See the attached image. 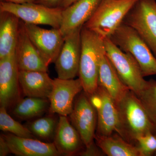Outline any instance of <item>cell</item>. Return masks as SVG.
<instances>
[{
    "instance_id": "6da1fadb",
    "label": "cell",
    "mask_w": 156,
    "mask_h": 156,
    "mask_svg": "<svg viewBox=\"0 0 156 156\" xmlns=\"http://www.w3.org/2000/svg\"><path fill=\"white\" fill-rule=\"evenodd\" d=\"M116 103L119 116L120 136L125 140L135 142L137 137L147 133L156 134V124L134 92L130 90Z\"/></svg>"
},
{
    "instance_id": "7a4b0ae2",
    "label": "cell",
    "mask_w": 156,
    "mask_h": 156,
    "mask_svg": "<svg viewBox=\"0 0 156 156\" xmlns=\"http://www.w3.org/2000/svg\"><path fill=\"white\" fill-rule=\"evenodd\" d=\"M81 52L79 78L83 91L89 97L98 87L101 59L105 52L104 39L97 33L83 26L81 31Z\"/></svg>"
},
{
    "instance_id": "3957f363",
    "label": "cell",
    "mask_w": 156,
    "mask_h": 156,
    "mask_svg": "<svg viewBox=\"0 0 156 156\" xmlns=\"http://www.w3.org/2000/svg\"><path fill=\"white\" fill-rule=\"evenodd\" d=\"M138 0H101L84 26L103 39L110 38L122 23Z\"/></svg>"
},
{
    "instance_id": "277c9868",
    "label": "cell",
    "mask_w": 156,
    "mask_h": 156,
    "mask_svg": "<svg viewBox=\"0 0 156 156\" xmlns=\"http://www.w3.org/2000/svg\"><path fill=\"white\" fill-rule=\"evenodd\" d=\"M124 52L136 60L144 76L156 75V58L134 29L122 23L110 37Z\"/></svg>"
},
{
    "instance_id": "5b68a950",
    "label": "cell",
    "mask_w": 156,
    "mask_h": 156,
    "mask_svg": "<svg viewBox=\"0 0 156 156\" xmlns=\"http://www.w3.org/2000/svg\"><path fill=\"white\" fill-rule=\"evenodd\" d=\"M107 56L116 71L117 74L129 90L138 95L147 86L141 69L136 60L129 53L124 52L110 38L104 39Z\"/></svg>"
},
{
    "instance_id": "8992f818",
    "label": "cell",
    "mask_w": 156,
    "mask_h": 156,
    "mask_svg": "<svg viewBox=\"0 0 156 156\" xmlns=\"http://www.w3.org/2000/svg\"><path fill=\"white\" fill-rule=\"evenodd\" d=\"M123 23L136 31L156 58V0H138Z\"/></svg>"
},
{
    "instance_id": "52a82bcc",
    "label": "cell",
    "mask_w": 156,
    "mask_h": 156,
    "mask_svg": "<svg viewBox=\"0 0 156 156\" xmlns=\"http://www.w3.org/2000/svg\"><path fill=\"white\" fill-rule=\"evenodd\" d=\"M63 9L36 3L16 4L1 1L0 12L14 14L25 23L35 25H46L52 28L59 29L62 20Z\"/></svg>"
},
{
    "instance_id": "ba28073f",
    "label": "cell",
    "mask_w": 156,
    "mask_h": 156,
    "mask_svg": "<svg viewBox=\"0 0 156 156\" xmlns=\"http://www.w3.org/2000/svg\"><path fill=\"white\" fill-rule=\"evenodd\" d=\"M69 115L72 124L80 134L84 145L89 146L94 142L97 112L84 91L77 97Z\"/></svg>"
},
{
    "instance_id": "9c48e42d",
    "label": "cell",
    "mask_w": 156,
    "mask_h": 156,
    "mask_svg": "<svg viewBox=\"0 0 156 156\" xmlns=\"http://www.w3.org/2000/svg\"><path fill=\"white\" fill-rule=\"evenodd\" d=\"M97 112L96 134L109 136L116 132L120 136L121 126L116 103L102 87H98L89 97Z\"/></svg>"
},
{
    "instance_id": "30bf717a",
    "label": "cell",
    "mask_w": 156,
    "mask_h": 156,
    "mask_svg": "<svg viewBox=\"0 0 156 156\" xmlns=\"http://www.w3.org/2000/svg\"><path fill=\"white\" fill-rule=\"evenodd\" d=\"M24 26L30 39L46 65L48 66L55 63L65 40L59 29H45L25 23Z\"/></svg>"
},
{
    "instance_id": "8fae6325",
    "label": "cell",
    "mask_w": 156,
    "mask_h": 156,
    "mask_svg": "<svg viewBox=\"0 0 156 156\" xmlns=\"http://www.w3.org/2000/svg\"><path fill=\"white\" fill-rule=\"evenodd\" d=\"M82 27L76 29L64 37V43L55 62V69L59 79H74L79 75Z\"/></svg>"
},
{
    "instance_id": "7c38bea8",
    "label": "cell",
    "mask_w": 156,
    "mask_h": 156,
    "mask_svg": "<svg viewBox=\"0 0 156 156\" xmlns=\"http://www.w3.org/2000/svg\"><path fill=\"white\" fill-rule=\"evenodd\" d=\"M19 71L15 53L0 59V105L7 109L21 99Z\"/></svg>"
},
{
    "instance_id": "4fadbf2b",
    "label": "cell",
    "mask_w": 156,
    "mask_h": 156,
    "mask_svg": "<svg viewBox=\"0 0 156 156\" xmlns=\"http://www.w3.org/2000/svg\"><path fill=\"white\" fill-rule=\"evenodd\" d=\"M83 90L80 78L53 80V86L50 98L49 108L51 114L57 113L67 116L72 112L75 98Z\"/></svg>"
},
{
    "instance_id": "5bb4252c",
    "label": "cell",
    "mask_w": 156,
    "mask_h": 156,
    "mask_svg": "<svg viewBox=\"0 0 156 156\" xmlns=\"http://www.w3.org/2000/svg\"><path fill=\"white\" fill-rule=\"evenodd\" d=\"M19 70L48 72V67L29 37L24 23L20 20L15 51Z\"/></svg>"
},
{
    "instance_id": "9a60e30c",
    "label": "cell",
    "mask_w": 156,
    "mask_h": 156,
    "mask_svg": "<svg viewBox=\"0 0 156 156\" xmlns=\"http://www.w3.org/2000/svg\"><path fill=\"white\" fill-rule=\"evenodd\" d=\"M101 0H77L63 9L60 30L64 37L82 27L92 16Z\"/></svg>"
},
{
    "instance_id": "2e32d148",
    "label": "cell",
    "mask_w": 156,
    "mask_h": 156,
    "mask_svg": "<svg viewBox=\"0 0 156 156\" xmlns=\"http://www.w3.org/2000/svg\"><path fill=\"white\" fill-rule=\"evenodd\" d=\"M9 146L11 153L19 156L60 155L53 143L42 142L35 138H26L10 133L2 134Z\"/></svg>"
},
{
    "instance_id": "e0dca14e",
    "label": "cell",
    "mask_w": 156,
    "mask_h": 156,
    "mask_svg": "<svg viewBox=\"0 0 156 156\" xmlns=\"http://www.w3.org/2000/svg\"><path fill=\"white\" fill-rule=\"evenodd\" d=\"M19 80L23 93L27 97L50 99L53 80L47 72L20 70Z\"/></svg>"
},
{
    "instance_id": "ac0fdd59",
    "label": "cell",
    "mask_w": 156,
    "mask_h": 156,
    "mask_svg": "<svg viewBox=\"0 0 156 156\" xmlns=\"http://www.w3.org/2000/svg\"><path fill=\"white\" fill-rule=\"evenodd\" d=\"M53 144L60 154L65 156L78 154L84 144L77 131L69 122L67 116L62 115L60 116L57 123Z\"/></svg>"
},
{
    "instance_id": "d6986e66",
    "label": "cell",
    "mask_w": 156,
    "mask_h": 156,
    "mask_svg": "<svg viewBox=\"0 0 156 156\" xmlns=\"http://www.w3.org/2000/svg\"><path fill=\"white\" fill-rule=\"evenodd\" d=\"M98 83V87L105 89L116 102L130 91L121 80L105 52L101 59Z\"/></svg>"
},
{
    "instance_id": "ffe728a7",
    "label": "cell",
    "mask_w": 156,
    "mask_h": 156,
    "mask_svg": "<svg viewBox=\"0 0 156 156\" xmlns=\"http://www.w3.org/2000/svg\"><path fill=\"white\" fill-rule=\"evenodd\" d=\"M0 59L15 53L20 20L14 14L0 12Z\"/></svg>"
},
{
    "instance_id": "44dd1931",
    "label": "cell",
    "mask_w": 156,
    "mask_h": 156,
    "mask_svg": "<svg viewBox=\"0 0 156 156\" xmlns=\"http://www.w3.org/2000/svg\"><path fill=\"white\" fill-rule=\"evenodd\" d=\"M95 143L108 156H140L136 146L125 140L119 134L101 136L95 134Z\"/></svg>"
},
{
    "instance_id": "7402d4cb",
    "label": "cell",
    "mask_w": 156,
    "mask_h": 156,
    "mask_svg": "<svg viewBox=\"0 0 156 156\" xmlns=\"http://www.w3.org/2000/svg\"><path fill=\"white\" fill-rule=\"evenodd\" d=\"M49 105V99L27 97L20 99L13 106L12 114L20 119H29L44 114Z\"/></svg>"
},
{
    "instance_id": "603a6c76",
    "label": "cell",
    "mask_w": 156,
    "mask_h": 156,
    "mask_svg": "<svg viewBox=\"0 0 156 156\" xmlns=\"http://www.w3.org/2000/svg\"><path fill=\"white\" fill-rule=\"evenodd\" d=\"M5 107L0 108V129L5 132L26 138H36V136L27 127L23 126L11 118Z\"/></svg>"
},
{
    "instance_id": "cb8c5ba5",
    "label": "cell",
    "mask_w": 156,
    "mask_h": 156,
    "mask_svg": "<svg viewBox=\"0 0 156 156\" xmlns=\"http://www.w3.org/2000/svg\"><path fill=\"white\" fill-rule=\"evenodd\" d=\"M57 123L53 117H46L29 123L27 127L35 136L49 140L54 136Z\"/></svg>"
},
{
    "instance_id": "d4e9b609",
    "label": "cell",
    "mask_w": 156,
    "mask_h": 156,
    "mask_svg": "<svg viewBox=\"0 0 156 156\" xmlns=\"http://www.w3.org/2000/svg\"><path fill=\"white\" fill-rule=\"evenodd\" d=\"M136 95L151 119L156 124V81H148L145 88Z\"/></svg>"
},
{
    "instance_id": "484cf974",
    "label": "cell",
    "mask_w": 156,
    "mask_h": 156,
    "mask_svg": "<svg viewBox=\"0 0 156 156\" xmlns=\"http://www.w3.org/2000/svg\"><path fill=\"white\" fill-rule=\"evenodd\" d=\"M140 156H151L156 152V134L149 133L135 140Z\"/></svg>"
},
{
    "instance_id": "4316f807",
    "label": "cell",
    "mask_w": 156,
    "mask_h": 156,
    "mask_svg": "<svg viewBox=\"0 0 156 156\" xmlns=\"http://www.w3.org/2000/svg\"><path fill=\"white\" fill-rule=\"evenodd\" d=\"M103 154L102 150L93 142L89 146L86 147L85 149L82 150L78 154L82 156H102Z\"/></svg>"
},
{
    "instance_id": "83f0119b",
    "label": "cell",
    "mask_w": 156,
    "mask_h": 156,
    "mask_svg": "<svg viewBox=\"0 0 156 156\" xmlns=\"http://www.w3.org/2000/svg\"><path fill=\"white\" fill-rule=\"evenodd\" d=\"M11 153L9 146L2 134L0 136V156H6Z\"/></svg>"
},
{
    "instance_id": "f1b7e54d",
    "label": "cell",
    "mask_w": 156,
    "mask_h": 156,
    "mask_svg": "<svg viewBox=\"0 0 156 156\" xmlns=\"http://www.w3.org/2000/svg\"><path fill=\"white\" fill-rule=\"evenodd\" d=\"M62 0H35V2L51 8L59 7Z\"/></svg>"
},
{
    "instance_id": "f546056e",
    "label": "cell",
    "mask_w": 156,
    "mask_h": 156,
    "mask_svg": "<svg viewBox=\"0 0 156 156\" xmlns=\"http://www.w3.org/2000/svg\"><path fill=\"white\" fill-rule=\"evenodd\" d=\"M1 1L16 4H23L25 3H34L35 2V0H1Z\"/></svg>"
},
{
    "instance_id": "4dcf8cb0",
    "label": "cell",
    "mask_w": 156,
    "mask_h": 156,
    "mask_svg": "<svg viewBox=\"0 0 156 156\" xmlns=\"http://www.w3.org/2000/svg\"><path fill=\"white\" fill-rule=\"evenodd\" d=\"M77 0H62L59 7L62 9H65L74 3Z\"/></svg>"
},
{
    "instance_id": "1f68e13d",
    "label": "cell",
    "mask_w": 156,
    "mask_h": 156,
    "mask_svg": "<svg viewBox=\"0 0 156 156\" xmlns=\"http://www.w3.org/2000/svg\"><path fill=\"white\" fill-rule=\"evenodd\" d=\"M156 154V153H155Z\"/></svg>"
}]
</instances>
